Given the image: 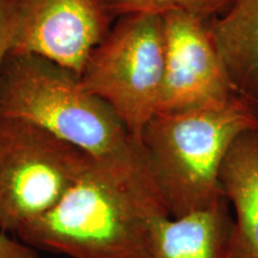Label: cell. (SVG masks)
Returning <instances> with one entry per match:
<instances>
[{
  "instance_id": "9c48e42d",
  "label": "cell",
  "mask_w": 258,
  "mask_h": 258,
  "mask_svg": "<svg viewBox=\"0 0 258 258\" xmlns=\"http://www.w3.org/2000/svg\"><path fill=\"white\" fill-rule=\"evenodd\" d=\"M219 180L234 209L227 258H258V128L235 139L221 164Z\"/></svg>"
},
{
  "instance_id": "5bb4252c",
  "label": "cell",
  "mask_w": 258,
  "mask_h": 258,
  "mask_svg": "<svg viewBox=\"0 0 258 258\" xmlns=\"http://www.w3.org/2000/svg\"><path fill=\"white\" fill-rule=\"evenodd\" d=\"M254 106H256V110H257V115H258V99L254 102Z\"/></svg>"
},
{
  "instance_id": "ba28073f",
  "label": "cell",
  "mask_w": 258,
  "mask_h": 258,
  "mask_svg": "<svg viewBox=\"0 0 258 258\" xmlns=\"http://www.w3.org/2000/svg\"><path fill=\"white\" fill-rule=\"evenodd\" d=\"M233 228L224 196L208 207L150 224V258H227Z\"/></svg>"
},
{
  "instance_id": "6da1fadb",
  "label": "cell",
  "mask_w": 258,
  "mask_h": 258,
  "mask_svg": "<svg viewBox=\"0 0 258 258\" xmlns=\"http://www.w3.org/2000/svg\"><path fill=\"white\" fill-rule=\"evenodd\" d=\"M0 117L46 129L163 205L143 145L108 103L83 88L72 71L37 55L8 53L0 67Z\"/></svg>"
},
{
  "instance_id": "8992f818",
  "label": "cell",
  "mask_w": 258,
  "mask_h": 258,
  "mask_svg": "<svg viewBox=\"0 0 258 258\" xmlns=\"http://www.w3.org/2000/svg\"><path fill=\"white\" fill-rule=\"evenodd\" d=\"M9 53L31 54L79 76L115 19L104 0H11Z\"/></svg>"
},
{
  "instance_id": "3957f363",
  "label": "cell",
  "mask_w": 258,
  "mask_h": 258,
  "mask_svg": "<svg viewBox=\"0 0 258 258\" xmlns=\"http://www.w3.org/2000/svg\"><path fill=\"white\" fill-rule=\"evenodd\" d=\"M258 128L254 103L235 96L221 105L161 111L140 137L151 178L171 218L200 211L224 196L219 173L234 140Z\"/></svg>"
},
{
  "instance_id": "8fae6325",
  "label": "cell",
  "mask_w": 258,
  "mask_h": 258,
  "mask_svg": "<svg viewBox=\"0 0 258 258\" xmlns=\"http://www.w3.org/2000/svg\"><path fill=\"white\" fill-rule=\"evenodd\" d=\"M106 8L116 19L135 14H152L164 16L179 12L212 21L230 8L233 0H104Z\"/></svg>"
},
{
  "instance_id": "5b68a950",
  "label": "cell",
  "mask_w": 258,
  "mask_h": 258,
  "mask_svg": "<svg viewBox=\"0 0 258 258\" xmlns=\"http://www.w3.org/2000/svg\"><path fill=\"white\" fill-rule=\"evenodd\" d=\"M91 157L46 129L0 117V227L17 232L51 209Z\"/></svg>"
},
{
  "instance_id": "7c38bea8",
  "label": "cell",
  "mask_w": 258,
  "mask_h": 258,
  "mask_svg": "<svg viewBox=\"0 0 258 258\" xmlns=\"http://www.w3.org/2000/svg\"><path fill=\"white\" fill-rule=\"evenodd\" d=\"M0 258H38V254L36 249L12 239L0 227Z\"/></svg>"
},
{
  "instance_id": "52a82bcc",
  "label": "cell",
  "mask_w": 258,
  "mask_h": 258,
  "mask_svg": "<svg viewBox=\"0 0 258 258\" xmlns=\"http://www.w3.org/2000/svg\"><path fill=\"white\" fill-rule=\"evenodd\" d=\"M161 17L164 82L158 112L221 105L240 96L215 47L207 21L179 12Z\"/></svg>"
},
{
  "instance_id": "277c9868",
  "label": "cell",
  "mask_w": 258,
  "mask_h": 258,
  "mask_svg": "<svg viewBox=\"0 0 258 258\" xmlns=\"http://www.w3.org/2000/svg\"><path fill=\"white\" fill-rule=\"evenodd\" d=\"M82 86L108 103L140 141L159 109L164 82L163 17L152 14L116 18L84 63Z\"/></svg>"
},
{
  "instance_id": "4fadbf2b",
  "label": "cell",
  "mask_w": 258,
  "mask_h": 258,
  "mask_svg": "<svg viewBox=\"0 0 258 258\" xmlns=\"http://www.w3.org/2000/svg\"><path fill=\"white\" fill-rule=\"evenodd\" d=\"M12 28L11 0H0V67L10 49Z\"/></svg>"
},
{
  "instance_id": "30bf717a",
  "label": "cell",
  "mask_w": 258,
  "mask_h": 258,
  "mask_svg": "<svg viewBox=\"0 0 258 258\" xmlns=\"http://www.w3.org/2000/svg\"><path fill=\"white\" fill-rule=\"evenodd\" d=\"M208 25L235 90L254 103L258 99V0H233Z\"/></svg>"
},
{
  "instance_id": "7a4b0ae2",
  "label": "cell",
  "mask_w": 258,
  "mask_h": 258,
  "mask_svg": "<svg viewBox=\"0 0 258 258\" xmlns=\"http://www.w3.org/2000/svg\"><path fill=\"white\" fill-rule=\"evenodd\" d=\"M166 209L91 158L60 201L17 233L71 258H150V224Z\"/></svg>"
}]
</instances>
